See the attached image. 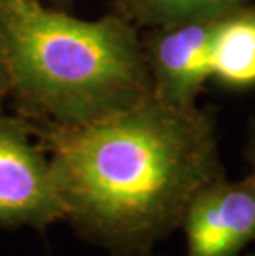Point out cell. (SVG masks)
<instances>
[{"label":"cell","instance_id":"obj_1","mask_svg":"<svg viewBox=\"0 0 255 256\" xmlns=\"http://www.w3.org/2000/svg\"><path fill=\"white\" fill-rule=\"evenodd\" d=\"M65 220L111 256H146L191 200L224 177L214 122L194 104L149 98L77 126L35 129Z\"/></svg>","mask_w":255,"mask_h":256},{"label":"cell","instance_id":"obj_2","mask_svg":"<svg viewBox=\"0 0 255 256\" xmlns=\"http://www.w3.org/2000/svg\"><path fill=\"white\" fill-rule=\"evenodd\" d=\"M9 88L53 126L86 124L154 96L148 55L118 17L83 20L39 0H0Z\"/></svg>","mask_w":255,"mask_h":256},{"label":"cell","instance_id":"obj_3","mask_svg":"<svg viewBox=\"0 0 255 256\" xmlns=\"http://www.w3.org/2000/svg\"><path fill=\"white\" fill-rule=\"evenodd\" d=\"M60 220L65 210L34 128L24 119L0 116V228L43 232Z\"/></svg>","mask_w":255,"mask_h":256},{"label":"cell","instance_id":"obj_4","mask_svg":"<svg viewBox=\"0 0 255 256\" xmlns=\"http://www.w3.org/2000/svg\"><path fill=\"white\" fill-rule=\"evenodd\" d=\"M184 256H243L255 243V188L215 178L196 194L184 215Z\"/></svg>","mask_w":255,"mask_h":256},{"label":"cell","instance_id":"obj_5","mask_svg":"<svg viewBox=\"0 0 255 256\" xmlns=\"http://www.w3.org/2000/svg\"><path fill=\"white\" fill-rule=\"evenodd\" d=\"M222 17L166 25L148 62L154 96L174 104H194L210 73V48Z\"/></svg>","mask_w":255,"mask_h":256},{"label":"cell","instance_id":"obj_6","mask_svg":"<svg viewBox=\"0 0 255 256\" xmlns=\"http://www.w3.org/2000/svg\"><path fill=\"white\" fill-rule=\"evenodd\" d=\"M210 73L232 86L255 83V17L224 15L217 24L210 48Z\"/></svg>","mask_w":255,"mask_h":256},{"label":"cell","instance_id":"obj_7","mask_svg":"<svg viewBox=\"0 0 255 256\" xmlns=\"http://www.w3.org/2000/svg\"><path fill=\"white\" fill-rule=\"evenodd\" d=\"M245 0H128L129 14L149 25H174L237 12Z\"/></svg>","mask_w":255,"mask_h":256},{"label":"cell","instance_id":"obj_8","mask_svg":"<svg viewBox=\"0 0 255 256\" xmlns=\"http://www.w3.org/2000/svg\"><path fill=\"white\" fill-rule=\"evenodd\" d=\"M247 162L250 166V174H248V180H250L252 187L255 188V132L252 134L250 140H248L247 146Z\"/></svg>","mask_w":255,"mask_h":256},{"label":"cell","instance_id":"obj_9","mask_svg":"<svg viewBox=\"0 0 255 256\" xmlns=\"http://www.w3.org/2000/svg\"><path fill=\"white\" fill-rule=\"evenodd\" d=\"M10 91L9 88V78H7V72H5V64H4V60L2 55H0V102L5 98V94Z\"/></svg>","mask_w":255,"mask_h":256},{"label":"cell","instance_id":"obj_10","mask_svg":"<svg viewBox=\"0 0 255 256\" xmlns=\"http://www.w3.org/2000/svg\"><path fill=\"white\" fill-rule=\"evenodd\" d=\"M243 256H255V250H253V252H248V253H245Z\"/></svg>","mask_w":255,"mask_h":256},{"label":"cell","instance_id":"obj_11","mask_svg":"<svg viewBox=\"0 0 255 256\" xmlns=\"http://www.w3.org/2000/svg\"><path fill=\"white\" fill-rule=\"evenodd\" d=\"M146 256H157L156 253H151V254H146Z\"/></svg>","mask_w":255,"mask_h":256}]
</instances>
